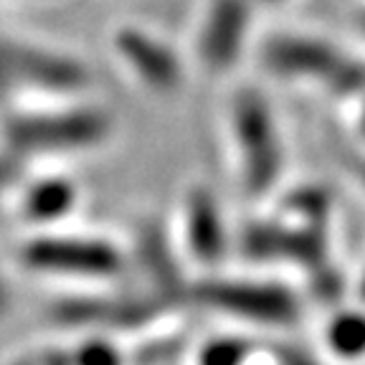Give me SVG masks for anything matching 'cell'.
<instances>
[{"instance_id": "obj_13", "label": "cell", "mask_w": 365, "mask_h": 365, "mask_svg": "<svg viewBox=\"0 0 365 365\" xmlns=\"http://www.w3.org/2000/svg\"><path fill=\"white\" fill-rule=\"evenodd\" d=\"M249 353V342L241 337H213L198 350V365H244Z\"/></svg>"}, {"instance_id": "obj_17", "label": "cell", "mask_w": 365, "mask_h": 365, "mask_svg": "<svg viewBox=\"0 0 365 365\" xmlns=\"http://www.w3.org/2000/svg\"><path fill=\"white\" fill-rule=\"evenodd\" d=\"M8 304H11V294H8V284L3 279V274H0V314L8 312Z\"/></svg>"}, {"instance_id": "obj_5", "label": "cell", "mask_w": 365, "mask_h": 365, "mask_svg": "<svg viewBox=\"0 0 365 365\" xmlns=\"http://www.w3.org/2000/svg\"><path fill=\"white\" fill-rule=\"evenodd\" d=\"M26 269L68 279H112L125 269L122 251L107 239L74 234L34 236L21 246Z\"/></svg>"}, {"instance_id": "obj_20", "label": "cell", "mask_w": 365, "mask_h": 365, "mask_svg": "<svg viewBox=\"0 0 365 365\" xmlns=\"http://www.w3.org/2000/svg\"><path fill=\"white\" fill-rule=\"evenodd\" d=\"M358 292H360V297L365 299V272H363V277H360V287H358Z\"/></svg>"}, {"instance_id": "obj_3", "label": "cell", "mask_w": 365, "mask_h": 365, "mask_svg": "<svg viewBox=\"0 0 365 365\" xmlns=\"http://www.w3.org/2000/svg\"><path fill=\"white\" fill-rule=\"evenodd\" d=\"M109 132L112 117L104 109L63 107L13 114L3 135L18 155H66L99 148Z\"/></svg>"}, {"instance_id": "obj_10", "label": "cell", "mask_w": 365, "mask_h": 365, "mask_svg": "<svg viewBox=\"0 0 365 365\" xmlns=\"http://www.w3.org/2000/svg\"><path fill=\"white\" fill-rule=\"evenodd\" d=\"M153 314L148 302L137 299H107V297H94V299H74V302H61L56 307V317L71 325L86 327H125V325H143V319Z\"/></svg>"}, {"instance_id": "obj_4", "label": "cell", "mask_w": 365, "mask_h": 365, "mask_svg": "<svg viewBox=\"0 0 365 365\" xmlns=\"http://www.w3.org/2000/svg\"><path fill=\"white\" fill-rule=\"evenodd\" d=\"M190 297L200 307L254 325L287 327L299 317V299L279 282L211 277L190 287Z\"/></svg>"}, {"instance_id": "obj_6", "label": "cell", "mask_w": 365, "mask_h": 365, "mask_svg": "<svg viewBox=\"0 0 365 365\" xmlns=\"http://www.w3.org/2000/svg\"><path fill=\"white\" fill-rule=\"evenodd\" d=\"M89 86V71L74 56L23 41L0 38V102L13 91L76 94Z\"/></svg>"}, {"instance_id": "obj_19", "label": "cell", "mask_w": 365, "mask_h": 365, "mask_svg": "<svg viewBox=\"0 0 365 365\" xmlns=\"http://www.w3.org/2000/svg\"><path fill=\"white\" fill-rule=\"evenodd\" d=\"M360 135L365 137V94H363V109H360Z\"/></svg>"}, {"instance_id": "obj_9", "label": "cell", "mask_w": 365, "mask_h": 365, "mask_svg": "<svg viewBox=\"0 0 365 365\" xmlns=\"http://www.w3.org/2000/svg\"><path fill=\"white\" fill-rule=\"evenodd\" d=\"M185 246L190 257L205 267H216L228 249V234L216 195L208 188H193L185 198Z\"/></svg>"}, {"instance_id": "obj_7", "label": "cell", "mask_w": 365, "mask_h": 365, "mask_svg": "<svg viewBox=\"0 0 365 365\" xmlns=\"http://www.w3.org/2000/svg\"><path fill=\"white\" fill-rule=\"evenodd\" d=\"M251 18L254 0H211L195 41L200 63L216 74L234 68L249 38Z\"/></svg>"}, {"instance_id": "obj_14", "label": "cell", "mask_w": 365, "mask_h": 365, "mask_svg": "<svg viewBox=\"0 0 365 365\" xmlns=\"http://www.w3.org/2000/svg\"><path fill=\"white\" fill-rule=\"evenodd\" d=\"M71 365H125V355L120 348H114L109 340L102 337H89L79 342L71 353H68Z\"/></svg>"}, {"instance_id": "obj_15", "label": "cell", "mask_w": 365, "mask_h": 365, "mask_svg": "<svg viewBox=\"0 0 365 365\" xmlns=\"http://www.w3.org/2000/svg\"><path fill=\"white\" fill-rule=\"evenodd\" d=\"M23 365H71V360H68V353H61V350H41L23 360Z\"/></svg>"}, {"instance_id": "obj_18", "label": "cell", "mask_w": 365, "mask_h": 365, "mask_svg": "<svg viewBox=\"0 0 365 365\" xmlns=\"http://www.w3.org/2000/svg\"><path fill=\"white\" fill-rule=\"evenodd\" d=\"M355 23H358V29L365 34V8H360V11H358V16H355Z\"/></svg>"}, {"instance_id": "obj_8", "label": "cell", "mask_w": 365, "mask_h": 365, "mask_svg": "<svg viewBox=\"0 0 365 365\" xmlns=\"http://www.w3.org/2000/svg\"><path fill=\"white\" fill-rule=\"evenodd\" d=\"M117 56L153 91H175L182 84V66L170 46L135 26H122L112 38Z\"/></svg>"}, {"instance_id": "obj_1", "label": "cell", "mask_w": 365, "mask_h": 365, "mask_svg": "<svg viewBox=\"0 0 365 365\" xmlns=\"http://www.w3.org/2000/svg\"><path fill=\"white\" fill-rule=\"evenodd\" d=\"M262 63L274 76L314 81L335 97H363L365 61L317 36L277 34L264 43Z\"/></svg>"}, {"instance_id": "obj_22", "label": "cell", "mask_w": 365, "mask_h": 365, "mask_svg": "<svg viewBox=\"0 0 365 365\" xmlns=\"http://www.w3.org/2000/svg\"><path fill=\"white\" fill-rule=\"evenodd\" d=\"M363 178H365V170H363Z\"/></svg>"}, {"instance_id": "obj_16", "label": "cell", "mask_w": 365, "mask_h": 365, "mask_svg": "<svg viewBox=\"0 0 365 365\" xmlns=\"http://www.w3.org/2000/svg\"><path fill=\"white\" fill-rule=\"evenodd\" d=\"M282 360H284V365H317L314 360H309L307 355H302V353H292V355L287 353Z\"/></svg>"}, {"instance_id": "obj_12", "label": "cell", "mask_w": 365, "mask_h": 365, "mask_svg": "<svg viewBox=\"0 0 365 365\" xmlns=\"http://www.w3.org/2000/svg\"><path fill=\"white\" fill-rule=\"evenodd\" d=\"M327 348L342 360H355L365 355V312L342 309L330 319L325 330Z\"/></svg>"}, {"instance_id": "obj_21", "label": "cell", "mask_w": 365, "mask_h": 365, "mask_svg": "<svg viewBox=\"0 0 365 365\" xmlns=\"http://www.w3.org/2000/svg\"><path fill=\"white\" fill-rule=\"evenodd\" d=\"M262 3H282V0H262Z\"/></svg>"}, {"instance_id": "obj_11", "label": "cell", "mask_w": 365, "mask_h": 365, "mask_svg": "<svg viewBox=\"0 0 365 365\" xmlns=\"http://www.w3.org/2000/svg\"><path fill=\"white\" fill-rule=\"evenodd\" d=\"M79 200V188L74 180L63 175H46L38 178L23 190L21 195V213L31 223H56L74 211Z\"/></svg>"}, {"instance_id": "obj_2", "label": "cell", "mask_w": 365, "mask_h": 365, "mask_svg": "<svg viewBox=\"0 0 365 365\" xmlns=\"http://www.w3.org/2000/svg\"><path fill=\"white\" fill-rule=\"evenodd\" d=\"M231 135L244 190L249 195L272 193L284 170V145L272 104L254 86H244L234 94Z\"/></svg>"}]
</instances>
